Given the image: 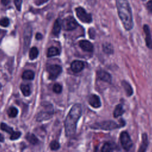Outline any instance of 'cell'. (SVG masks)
Segmentation results:
<instances>
[{
	"instance_id": "1",
	"label": "cell",
	"mask_w": 152,
	"mask_h": 152,
	"mask_svg": "<svg viewBox=\"0 0 152 152\" xmlns=\"http://www.w3.org/2000/svg\"><path fill=\"white\" fill-rule=\"evenodd\" d=\"M81 115L82 107L81 104L77 103L72 106L64 121L65 131L66 137H70L75 134L77 122Z\"/></svg>"
},
{
	"instance_id": "2",
	"label": "cell",
	"mask_w": 152,
	"mask_h": 152,
	"mask_svg": "<svg viewBox=\"0 0 152 152\" xmlns=\"http://www.w3.org/2000/svg\"><path fill=\"white\" fill-rule=\"evenodd\" d=\"M118 14L124 28L131 30L133 28L134 23L132 11L127 0H116Z\"/></svg>"
},
{
	"instance_id": "3",
	"label": "cell",
	"mask_w": 152,
	"mask_h": 152,
	"mask_svg": "<svg viewBox=\"0 0 152 152\" xmlns=\"http://www.w3.org/2000/svg\"><path fill=\"white\" fill-rule=\"evenodd\" d=\"M125 122L123 121L122 123H116V122L111 120L108 121H103L100 122L95 123L91 125L90 126L93 129H99L103 130H113L115 129H118V128L124 126L125 125Z\"/></svg>"
},
{
	"instance_id": "4",
	"label": "cell",
	"mask_w": 152,
	"mask_h": 152,
	"mask_svg": "<svg viewBox=\"0 0 152 152\" xmlns=\"http://www.w3.org/2000/svg\"><path fill=\"white\" fill-rule=\"evenodd\" d=\"M42 107L43 108L36 116V121L38 122L50 119L54 113L53 108L51 104L45 103V104H42Z\"/></svg>"
},
{
	"instance_id": "5",
	"label": "cell",
	"mask_w": 152,
	"mask_h": 152,
	"mask_svg": "<svg viewBox=\"0 0 152 152\" xmlns=\"http://www.w3.org/2000/svg\"><path fill=\"white\" fill-rule=\"evenodd\" d=\"M119 140L122 148L125 151H129L132 147L133 142L130 135L126 131H122L119 135Z\"/></svg>"
},
{
	"instance_id": "6",
	"label": "cell",
	"mask_w": 152,
	"mask_h": 152,
	"mask_svg": "<svg viewBox=\"0 0 152 152\" xmlns=\"http://www.w3.org/2000/svg\"><path fill=\"white\" fill-rule=\"evenodd\" d=\"M75 12L77 17L81 21L86 23H90L92 21L91 15L87 13L83 8L81 7L76 8Z\"/></svg>"
},
{
	"instance_id": "7",
	"label": "cell",
	"mask_w": 152,
	"mask_h": 152,
	"mask_svg": "<svg viewBox=\"0 0 152 152\" xmlns=\"http://www.w3.org/2000/svg\"><path fill=\"white\" fill-rule=\"evenodd\" d=\"M62 26L64 30L70 31L76 28L78 26V24L74 17L68 16L63 20Z\"/></svg>"
},
{
	"instance_id": "8",
	"label": "cell",
	"mask_w": 152,
	"mask_h": 152,
	"mask_svg": "<svg viewBox=\"0 0 152 152\" xmlns=\"http://www.w3.org/2000/svg\"><path fill=\"white\" fill-rule=\"evenodd\" d=\"M32 36V28L30 26L26 27L23 33V50L24 52L27 51L28 49Z\"/></svg>"
},
{
	"instance_id": "9",
	"label": "cell",
	"mask_w": 152,
	"mask_h": 152,
	"mask_svg": "<svg viewBox=\"0 0 152 152\" xmlns=\"http://www.w3.org/2000/svg\"><path fill=\"white\" fill-rule=\"evenodd\" d=\"M47 71L49 74V78L53 80L61 73L62 67L58 65H50L47 67Z\"/></svg>"
},
{
	"instance_id": "10",
	"label": "cell",
	"mask_w": 152,
	"mask_h": 152,
	"mask_svg": "<svg viewBox=\"0 0 152 152\" xmlns=\"http://www.w3.org/2000/svg\"><path fill=\"white\" fill-rule=\"evenodd\" d=\"M88 103L94 108H99L101 106V101L99 97L96 94H91L88 100Z\"/></svg>"
},
{
	"instance_id": "11",
	"label": "cell",
	"mask_w": 152,
	"mask_h": 152,
	"mask_svg": "<svg viewBox=\"0 0 152 152\" xmlns=\"http://www.w3.org/2000/svg\"><path fill=\"white\" fill-rule=\"evenodd\" d=\"M84 67V64L83 61L75 60L71 64V70L75 73L81 71Z\"/></svg>"
},
{
	"instance_id": "12",
	"label": "cell",
	"mask_w": 152,
	"mask_h": 152,
	"mask_svg": "<svg viewBox=\"0 0 152 152\" xmlns=\"http://www.w3.org/2000/svg\"><path fill=\"white\" fill-rule=\"evenodd\" d=\"M143 30L145 34L146 45L149 49H152V38H151V33H150V30L148 26L144 25L143 27Z\"/></svg>"
},
{
	"instance_id": "13",
	"label": "cell",
	"mask_w": 152,
	"mask_h": 152,
	"mask_svg": "<svg viewBox=\"0 0 152 152\" xmlns=\"http://www.w3.org/2000/svg\"><path fill=\"white\" fill-rule=\"evenodd\" d=\"M148 145V136L146 133L142 134L141 135V143L138 148V152H146Z\"/></svg>"
},
{
	"instance_id": "14",
	"label": "cell",
	"mask_w": 152,
	"mask_h": 152,
	"mask_svg": "<svg viewBox=\"0 0 152 152\" xmlns=\"http://www.w3.org/2000/svg\"><path fill=\"white\" fill-rule=\"evenodd\" d=\"M97 75L99 79L100 80L107 83H110L111 80H112V77L110 74H109L107 72L103 70H100L97 71Z\"/></svg>"
},
{
	"instance_id": "15",
	"label": "cell",
	"mask_w": 152,
	"mask_h": 152,
	"mask_svg": "<svg viewBox=\"0 0 152 152\" xmlns=\"http://www.w3.org/2000/svg\"><path fill=\"white\" fill-rule=\"evenodd\" d=\"M80 47L84 51L86 52H92L93 50V44L86 40H82L79 42Z\"/></svg>"
},
{
	"instance_id": "16",
	"label": "cell",
	"mask_w": 152,
	"mask_h": 152,
	"mask_svg": "<svg viewBox=\"0 0 152 152\" xmlns=\"http://www.w3.org/2000/svg\"><path fill=\"white\" fill-rule=\"evenodd\" d=\"M61 27H62V23H61L60 19L56 20V21H55V23L53 24L52 30V34L55 36H58L59 34L60 33Z\"/></svg>"
},
{
	"instance_id": "17",
	"label": "cell",
	"mask_w": 152,
	"mask_h": 152,
	"mask_svg": "<svg viewBox=\"0 0 152 152\" xmlns=\"http://www.w3.org/2000/svg\"><path fill=\"white\" fill-rule=\"evenodd\" d=\"M114 148L113 144L109 142H106L102 145L99 152H113Z\"/></svg>"
},
{
	"instance_id": "18",
	"label": "cell",
	"mask_w": 152,
	"mask_h": 152,
	"mask_svg": "<svg viewBox=\"0 0 152 152\" xmlns=\"http://www.w3.org/2000/svg\"><path fill=\"white\" fill-rule=\"evenodd\" d=\"M122 86L124 87L127 96H131L133 94V89L131 86L126 81H122Z\"/></svg>"
},
{
	"instance_id": "19",
	"label": "cell",
	"mask_w": 152,
	"mask_h": 152,
	"mask_svg": "<svg viewBox=\"0 0 152 152\" xmlns=\"http://www.w3.org/2000/svg\"><path fill=\"white\" fill-rule=\"evenodd\" d=\"M26 139L31 144L36 145L39 143V139L36 137V135L32 133H27L26 135Z\"/></svg>"
},
{
	"instance_id": "20",
	"label": "cell",
	"mask_w": 152,
	"mask_h": 152,
	"mask_svg": "<svg viewBox=\"0 0 152 152\" xmlns=\"http://www.w3.org/2000/svg\"><path fill=\"white\" fill-rule=\"evenodd\" d=\"M124 113V110L123 108V106L121 104H118L116 106L114 111H113V116L115 118H118L119 116H121L122 115V114Z\"/></svg>"
},
{
	"instance_id": "21",
	"label": "cell",
	"mask_w": 152,
	"mask_h": 152,
	"mask_svg": "<svg viewBox=\"0 0 152 152\" xmlns=\"http://www.w3.org/2000/svg\"><path fill=\"white\" fill-rule=\"evenodd\" d=\"M22 78L24 80H32L34 78V73L31 70H26L23 72L22 74Z\"/></svg>"
},
{
	"instance_id": "22",
	"label": "cell",
	"mask_w": 152,
	"mask_h": 152,
	"mask_svg": "<svg viewBox=\"0 0 152 152\" xmlns=\"http://www.w3.org/2000/svg\"><path fill=\"white\" fill-rule=\"evenodd\" d=\"M59 53H60L59 50L57 48L52 46L48 49L47 52V56L48 57H52V56L58 55Z\"/></svg>"
},
{
	"instance_id": "23",
	"label": "cell",
	"mask_w": 152,
	"mask_h": 152,
	"mask_svg": "<svg viewBox=\"0 0 152 152\" xmlns=\"http://www.w3.org/2000/svg\"><path fill=\"white\" fill-rule=\"evenodd\" d=\"M20 90L24 96H29L31 94V90L30 86L27 84H22L20 86Z\"/></svg>"
},
{
	"instance_id": "24",
	"label": "cell",
	"mask_w": 152,
	"mask_h": 152,
	"mask_svg": "<svg viewBox=\"0 0 152 152\" xmlns=\"http://www.w3.org/2000/svg\"><path fill=\"white\" fill-rule=\"evenodd\" d=\"M39 55V51L37 48L33 47L29 51V58L31 60H33L37 57Z\"/></svg>"
},
{
	"instance_id": "25",
	"label": "cell",
	"mask_w": 152,
	"mask_h": 152,
	"mask_svg": "<svg viewBox=\"0 0 152 152\" xmlns=\"http://www.w3.org/2000/svg\"><path fill=\"white\" fill-rule=\"evenodd\" d=\"M103 50L104 52H105L107 54H111L113 52V46L110 43H105L103 45Z\"/></svg>"
},
{
	"instance_id": "26",
	"label": "cell",
	"mask_w": 152,
	"mask_h": 152,
	"mask_svg": "<svg viewBox=\"0 0 152 152\" xmlns=\"http://www.w3.org/2000/svg\"><path fill=\"white\" fill-rule=\"evenodd\" d=\"M0 128H1V130L4 131L5 132H7V133H9L10 134H12L14 132V130L12 127L7 125V124H5V123H3V122L1 123Z\"/></svg>"
},
{
	"instance_id": "27",
	"label": "cell",
	"mask_w": 152,
	"mask_h": 152,
	"mask_svg": "<svg viewBox=\"0 0 152 152\" xmlns=\"http://www.w3.org/2000/svg\"><path fill=\"white\" fill-rule=\"evenodd\" d=\"M7 113L10 117L15 118L18 114V109L14 106H11L8 109Z\"/></svg>"
},
{
	"instance_id": "28",
	"label": "cell",
	"mask_w": 152,
	"mask_h": 152,
	"mask_svg": "<svg viewBox=\"0 0 152 152\" xmlns=\"http://www.w3.org/2000/svg\"><path fill=\"white\" fill-rule=\"evenodd\" d=\"M49 146L52 150H57L60 148V144L56 140L52 141Z\"/></svg>"
},
{
	"instance_id": "29",
	"label": "cell",
	"mask_w": 152,
	"mask_h": 152,
	"mask_svg": "<svg viewBox=\"0 0 152 152\" xmlns=\"http://www.w3.org/2000/svg\"><path fill=\"white\" fill-rule=\"evenodd\" d=\"M62 86L58 83H56L53 85V91L57 94L60 93L62 91Z\"/></svg>"
},
{
	"instance_id": "30",
	"label": "cell",
	"mask_w": 152,
	"mask_h": 152,
	"mask_svg": "<svg viewBox=\"0 0 152 152\" xmlns=\"http://www.w3.org/2000/svg\"><path fill=\"white\" fill-rule=\"evenodd\" d=\"M21 132L20 131H14L13 133L12 134H11L10 136V140H17L20 138V137L21 136Z\"/></svg>"
},
{
	"instance_id": "31",
	"label": "cell",
	"mask_w": 152,
	"mask_h": 152,
	"mask_svg": "<svg viewBox=\"0 0 152 152\" xmlns=\"http://www.w3.org/2000/svg\"><path fill=\"white\" fill-rule=\"evenodd\" d=\"M10 24V21L8 18H3L0 20V25L2 27H8Z\"/></svg>"
},
{
	"instance_id": "32",
	"label": "cell",
	"mask_w": 152,
	"mask_h": 152,
	"mask_svg": "<svg viewBox=\"0 0 152 152\" xmlns=\"http://www.w3.org/2000/svg\"><path fill=\"white\" fill-rule=\"evenodd\" d=\"M14 5L15 6L16 9L18 11H20L21 8V4H22V0H14Z\"/></svg>"
},
{
	"instance_id": "33",
	"label": "cell",
	"mask_w": 152,
	"mask_h": 152,
	"mask_svg": "<svg viewBox=\"0 0 152 152\" xmlns=\"http://www.w3.org/2000/svg\"><path fill=\"white\" fill-rule=\"evenodd\" d=\"M147 8L150 12H152V0H150L147 2Z\"/></svg>"
},
{
	"instance_id": "34",
	"label": "cell",
	"mask_w": 152,
	"mask_h": 152,
	"mask_svg": "<svg viewBox=\"0 0 152 152\" xmlns=\"http://www.w3.org/2000/svg\"><path fill=\"white\" fill-rule=\"evenodd\" d=\"M48 1H49V0H36L35 3L37 5H41L46 3Z\"/></svg>"
},
{
	"instance_id": "35",
	"label": "cell",
	"mask_w": 152,
	"mask_h": 152,
	"mask_svg": "<svg viewBox=\"0 0 152 152\" xmlns=\"http://www.w3.org/2000/svg\"><path fill=\"white\" fill-rule=\"evenodd\" d=\"M1 2L3 5L5 6L10 2V0H1Z\"/></svg>"
},
{
	"instance_id": "36",
	"label": "cell",
	"mask_w": 152,
	"mask_h": 152,
	"mask_svg": "<svg viewBox=\"0 0 152 152\" xmlns=\"http://www.w3.org/2000/svg\"><path fill=\"white\" fill-rule=\"evenodd\" d=\"M5 33V31L4 30H0V42H1V40L3 38Z\"/></svg>"
},
{
	"instance_id": "37",
	"label": "cell",
	"mask_w": 152,
	"mask_h": 152,
	"mask_svg": "<svg viewBox=\"0 0 152 152\" xmlns=\"http://www.w3.org/2000/svg\"><path fill=\"white\" fill-rule=\"evenodd\" d=\"M42 38V34L39 33H37L36 34V39L37 40H40Z\"/></svg>"
},
{
	"instance_id": "38",
	"label": "cell",
	"mask_w": 152,
	"mask_h": 152,
	"mask_svg": "<svg viewBox=\"0 0 152 152\" xmlns=\"http://www.w3.org/2000/svg\"><path fill=\"white\" fill-rule=\"evenodd\" d=\"M4 138L3 135L1 134H0V142H4Z\"/></svg>"
}]
</instances>
